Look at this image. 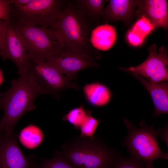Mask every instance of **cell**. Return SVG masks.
<instances>
[{
  "instance_id": "27",
  "label": "cell",
  "mask_w": 168,
  "mask_h": 168,
  "mask_svg": "<svg viewBox=\"0 0 168 168\" xmlns=\"http://www.w3.org/2000/svg\"><path fill=\"white\" fill-rule=\"evenodd\" d=\"M3 39L0 40V49H1L2 43Z\"/></svg>"
},
{
  "instance_id": "25",
  "label": "cell",
  "mask_w": 168,
  "mask_h": 168,
  "mask_svg": "<svg viewBox=\"0 0 168 168\" xmlns=\"http://www.w3.org/2000/svg\"><path fill=\"white\" fill-rule=\"evenodd\" d=\"M8 22L3 20L0 19V40L3 39Z\"/></svg>"
},
{
  "instance_id": "28",
  "label": "cell",
  "mask_w": 168,
  "mask_h": 168,
  "mask_svg": "<svg viewBox=\"0 0 168 168\" xmlns=\"http://www.w3.org/2000/svg\"><path fill=\"white\" fill-rule=\"evenodd\" d=\"M3 133L1 129V125H0V136L1 135V134Z\"/></svg>"
},
{
  "instance_id": "21",
  "label": "cell",
  "mask_w": 168,
  "mask_h": 168,
  "mask_svg": "<svg viewBox=\"0 0 168 168\" xmlns=\"http://www.w3.org/2000/svg\"><path fill=\"white\" fill-rule=\"evenodd\" d=\"M90 111H87L86 116L80 127L81 136L83 137H92L97 129V126L100 122L99 119H97L92 117Z\"/></svg>"
},
{
  "instance_id": "23",
  "label": "cell",
  "mask_w": 168,
  "mask_h": 168,
  "mask_svg": "<svg viewBox=\"0 0 168 168\" xmlns=\"http://www.w3.org/2000/svg\"><path fill=\"white\" fill-rule=\"evenodd\" d=\"M143 164L130 156H118L108 168H145Z\"/></svg>"
},
{
  "instance_id": "19",
  "label": "cell",
  "mask_w": 168,
  "mask_h": 168,
  "mask_svg": "<svg viewBox=\"0 0 168 168\" xmlns=\"http://www.w3.org/2000/svg\"><path fill=\"white\" fill-rule=\"evenodd\" d=\"M43 134L38 126L30 125L21 132L19 138L21 143L26 147L33 148L38 146L42 141Z\"/></svg>"
},
{
  "instance_id": "14",
  "label": "cell",
  "mask_w": 168,
  "mask_h": 168,
  "mask_svg": "<svg viewBox=\"0 0 168 168\" xmlns=\"http://www.w3.org/2000/svg\"><path fill=\"white\" fill-rule=\"evenodd\" d=\"M104 9L102 18L106 24L122 21L127 22L135 15L138 0H110Z\"/></svg>"
},
{
  "instance_id": "13",
  "label": "cell",
  "mask_w": 168,
  "mask_h": 168,
  "mask_svg": "<svg viewBox=\"0 0 168 168\" xmlns=\"http://www.w3.org/2000/svg\"><path fill=\"white\" fill-rule=\"evenodd\" d=\"M143 85L151 95L155 107L153 115L156 117L168 112V82H151L142 76L131 73Z\"/></svg>"
},
{
  "instance_id": "10",
  "label": "cell",
  "mask_w": 168,
  "mask_h": 168,
  "mask_svg": "<svg viewBox=\"0 0 168 168\" xmlns=\"http://www.w3.org/2000/svg\"><path fill=\"white\" fill-rule=\"evenodd\" d=\"M3 60H11L17 67L20 75L27 72L31 62L27 50L12 24L10 21L6 28L0 49Z\"/></svg>"
},
{
  "instance_id": "11",
  "label": "cell",
  "mask_w": 168,
  "mask_h": 168,
  "mask_svg": "<svg viewBox=\"0 0 168 168\" xmlns=\"http://www.w3.org/2000/svg\"><path fill=\"white\" fill-rule=\"evenodd\" d=\"M94 59L84 55L64 49L56 56L46 62L71 80L77 78V74L84 69L97 67Z\"/></svg>"
},
{
  "instance_id": "17",
  "label": "cell",
  "mask_w": 168,
  "mask_h": 168,
  "mask_svg": "<svg viewBox=\"0 0 168 168\" xmlns=\"http://www.w3.org/2000/svg\"><path fill=\"white\" fill-rule=\"evenodd\" d=\"M85 97L92 106L101 107L107 105L111 98V93L104 85L97 82L86 84L83 87Z\"/></svg>"
},
{
  "instance_id": "16",
  "label": "cell",
  "mask_w": 168,
  "mask_h": 168,
  "mask_svg": "<svg viewBox=\"0 0 168 168\" xmlns=\"http://www.w3.org/2000/svg\"><path fill=\"white\" fill-rule=\"evenodd\" d=\"M157 28L148 18L142 16L138 19L126 35L128 42L131 45L138 46L141 45L145 39Z\"/></svg>"
},
{
  "instance_id": "4",
  "label": "cell",
  "mask_w": 168,
  "mask_h": 168,
  "mask_svg": "<svg viewBox=\"0 0 168 168\" xmlns=\"http://www.w3.org/2000/svg\"><path fill=\"white\" fill-rule=\"evenodd\" d=\"M10 21L23 44L31 63L46 61L64 50L63 43L54 30Z\"/></svg>"
},
{
  "instance_id": "6",
  "label": "cell",
  "mask_w": 168,
  "mask_h": 168,
  "mask_svg": "<svg viewBox=\"0 0 168 168\" xmlns=\"http://www.w3.org/2000/svg\"><path fill=\"white\" fill-rule=\"evenodd\" d=\"M67 2L63 0H30L27 3L19 7L10 4V21L53 29Z\"/></svg>"
},
{
  "instance_id": "26",
  "label": "cell",
  "mask_w": 168,
  "mask_h": 168,
  "mask_svg": "<svg viewBox=\"0 0 168 168\" xmlns=\"http://www.w3.org/2000/svg\"><path fill=\"white\" fill-rule=\"evenodd\" d=\"M4 81V78L2 71L0 69V85Z\"/></svg>"
},
{
  "instance_id": "22",
  "label": "cell",
  "mask_w": 168,
  "mask_h": 168,
  "mask_svg": "<svg viewBox=\"0 0 168 168\" xmlns=\"http://www.w3.org/2000/svg\"><path fill=\"white\" fill-rule=\"evenodd\" d=\"M86 114L87 111L84 110L81 105L78 107L71 110L63 119L75 127H80Z\"/></svg>"
},
{
  "instance_id": "1",
  "label": "cell",
  "mask_w": 168,
  "mask_h": 168,
  "mask_svg": "<svg viewBox=\"0 0 168 168\" xmlns=\"http://www.w3.org/2000/svg\"><path fill=\"white\" fill-rule=\"evenodd\" d=\"M43 94V90L29 71L12 80L10 87L0 93V109L4 111L0 121L2 132H12L20 119L35 108V100L39 95Z\"/></svg>"
},
{
  "instance_id": "24",
  "label": "cell",
  "mask_w": 168,
  "mask_h": 168,
  "mask_svg": "<svg viewBox=\"0 0 168 168\" xmlns=\"http://www.w3.org/2000/svg\"><path fill=\"white\" fill-rule=\"evenodd\" d=\"M10 4V0H0V19L9 21L11 10Z\"/></svg>"
},
{
  "instance_id": "3",
  "label": "cell",
  "mask_w": 168,
  "mask_h": 168,
  "mask_svg": "<svg viewBox=\"0 0 168 168\" xmlns=\"http://www.w3.org/2000/svg\"><path fill=\"white\" fill-rule=\"evenodd\" d=\"M61 153L77 168H108L118 156L94 137L81 136L63 145Z\"/></svg>"
},
{
  "instance_id": "8",
  "label": "cell",
  "mask_w": 168,
  "mask_h": 168,
  "mask_svg": "<svg viewBox=\"0 0 168 168\" xmlns=\"http://www.w3.org/2000/svg\"><path fill=\"white\" fill-rule=\"evenodd\" d=\"M149 55L146 60L139 65L120 69L130 73L138 74L148 81L155 82L168 81V55L163 46L158 49L153 44L148 49Z\"/></svg>"
},
{
  "instance_id": "9",
  "label": "cell",
  "mask_w": 168,
  "mask_h": 168,
  "mask_svg": "<svg viewBox=\"0 0 168 168\" xmlns=\"http://www.w3.org/2000/svg\"><path fill=\"white\" fill-rule=\"evenodd\" d=\"M17 138V134L13 131L0 136V168H37L36 157L25 156Z\"/></svg>"
},
{
  "instance_id": "15",
  "label": "cell",
  "mask_w": 168,
  "mask_h": 168,
  "mask_svg": "<svg viewBox=\"0 0 168 168\" xmlns=\"http://www.w3.org/2000/svg\"><path fill=\"white\" fill-rule=\"evenodd\" d=\"M116 38L115 27L106 24L99 26L92 30L90 42L94 48L102 51H106L114 45Z\"/></svg>"
},
{
  "instance_id": "18",
  "label": "cell",
  "mask_w": 168,
  "mask_h": 168,
  "mask_svg": "<svg viewBox=\"0 0 168 168\" xmlns=\"http://www.w3.org/2000/svg\"><path fill=\"white\" fill-rule=\"evenodd\" d=\"M107 0H77L73 2L92 25L97 23L102 18L104 7Z\"/></svg>"
},
{
  "instance_id": "20",
  "label": "cell",
  "mask_w": 168,
  "mask_h": 168,
  "mask_svg": "<svg viewBox=\"0 0 168 168\" xmlns=\"http://www.w3.org/2000/svg\"><path fill=\"white\" fill-rule=\"evenodd\" d=\"M37 168H77L68 162L60 152L55 151L53 156L49 159L42 158Z\"/></svg>"
},
{
  "instance_id": "5",
  "label": "cell",
  "mask_w": 168,
  "mask_h": 168,
  "mask_svg": "<svg viewBox=\"0 0 168 168\" xmlns=\"http://www.w3.org/2000/svg\"><path fill=\"white\" fill-rule=\"evenodd\" d=\"M128 130V134L124 140V145L131 154V157L142 163L146 168H154L153 162L158 159H167L168 153L161 150L157 139L159 132L149 127L143 120L140 128L135 126L129 120L124 119Z\"/></svg>"
},
{
  "instance_id": "12",
  "label": "cell",
  "mask_w": 168,
  "mask_h": 168,
  "mask_svg": "<svg viewBox=\"0 0 168 168\" xmlns=\"http://www.w3.org/2000/svg\"><path fill=\"white\" fill-rule=\"evenodd\" d=\"M136 17L143 16L148 18L156 28L167 29L168 26V2L166 0H138Z\"/></svg>"
},
{
  "instance_id": "2",
  "label": "cell",
  "mask_w": 168,
  "mask_h": 168,
  "mask_svg": "<svg viewBox=\"0 0 168 168\" xmlns=\"http://www.w3.org/2000/svg\"><path fill=\"white\" fill-rule=\"evenodd\" d=\"M53 29L62 39L64 49L85 55L95 60L99 53L90 42L92 25L72 2H67Z\"/></svg>"
},
{
  "instance_id": "7",
  "label": "cell",
  "mask_w": 168,
  "mask_h": 168,
  "mask_svg": "<svg viewBox=\"0 0 168 168\" xmlns=\"http://www.w3.org/2000/svg\"><path fill=\"white\" fill-rule=\"evenodd\" d=\"M28 71L44 94H51L57 99L59 98L60 92L65 89H80L76 83L72 82V80L46 61L31 63Z\"/></svg>"
}]
</instances>
